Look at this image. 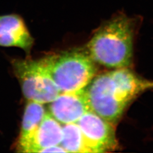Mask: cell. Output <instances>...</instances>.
Returning a JSON list of instances; mask_svg holds the SVG:
<instances>
[{
  "label": "cell",
  "mask_w": 153,
  "mask_h": 153,
  "mask_svg": "<svg viewBox=\"0 0 153 153\" xmlns=\"http://www.w3.org/2000/svg\"><path fill=\"white\" fill-rule=\"evenodd\" d=\"M148 82L121 68L94 77L84 89L90 110L115 125L131 100L149 89Z\"/></svg>",
  "instance_id": "obj_1"
},
{
  "label": "cell",
  "mask_w": 153,
  "mask_h": 153,
  "mask_svg": "<svg viewBox=\"0 0 153 153\" xmlns=\"http://www.w3.org/2000/svg\"><path fill=\"white\" fill-rule=\"evenodd\" d=\"M137 19L119 13L95 31L86 47L96 63L110 68L131 65Z\"/></svg>",
  "instance_id": "obj_2"
},
{
  "label": "cell",
  "mask_w": 153,
  "mask_h": 153,
  "mask_svg": "<svg viewBox=\"0 0 153 153\" xmlns=\"http://www.w3.org/2000/svg\"><path fill=\"white\" fill-rule=\"evenodd\" d=\"M61 93L86 88L97 71L95 62L86 48H77L41 59Z\"/></svg>",
  "instance_id": "obj_3"
},
{
  "label": "cell",
  "mask_w": 153,
  "mask_h": 153,
  "mask_svg": "<svg viewBox=\"0 0 153 153\" xmlns=\"http://www.w3.org/2000/svg\"><path fill=\"white\" fill-rule=\"evenodd\" d=\"M13 71L28 100L42 104L52 102L60 94L42 59L14 60Z\"/></svg>",
  "instance_id": "obj_4"
},
{
  "label": "cell",
  "mask_w": 153,
  "mask_h": 153,
  "mask_svg": "<svg viewBox=\"0 0 153 153\" xmlns=\"http://www.w3.org/2000/svg\"><path fill=\"white\" fill-rule=\"evenodd\" d=\"M76 123L89 153L108 152L118 148L114 125L92 111L85 113Z\"/></svg>",
  "instance_id": "obj_5"
},
{
  "label": "cell",
  "mask_w": 153,
  "mask_h": 153,
  "mask_svg": "<svg viewBox=\"0 0 153 153\" xmlns=\"http://www.w3.org/2000/svg\"><path fill=\"white\" fill-rule=\"evenodd\" d=\"M49 114L63 124L76 123L85 113L90 111L85 89L61 93L50 103Z\"/></svg>",
  "instance_id": "obj_6"
},
{
  "label": "cell",
  "mask_w": 153,
  "mask_h": 153,
  "mask_svg": "<svg viewBox=\"0 0 153 153\" xmlns=\"http://www.w3.org/2000/svg\"><path fill=\"white\" fill-rule=\"evenodd\" d=\"M33 43L34 39L20 15H0V46L18 47L29 55Z\"/></svg>",
  "instance_id": "obj_7"
},
{
  "label": "cell",
  "mask_w": 153,
  "mask_h": 153,
  "mask_svg": "<svg viewBox=\"0 0 153 153\" xmlns=\"http://www.w3.org/2000/svg\"><path fill=\"white\" fill-rule=\"evenodd\" d=\"M62 127L49 113H46L32 136L20 152L40 153L45 149L60 145Z\"/></svg>",
  "instance_id": "obj_8"
},
{
  "label": "cell",
  "mask_w": 153,
  "mask_h": 153,
  "mask_svg": "<svg viewBox=\"0 0 153 153\" xmlns=\"http://www.w3.org/2000/svg\"><path fill=\"white\" fill-rule=\"evenodd\" d=\"M46 112L43 104L28 100L23 117L20 135L17 143V149L21 152L36 129Z\"/></svg>",
  "instance_id": "obj_9"
},
{
  "label": "cell",
  "mask_w": 153,
  "mask_h": 153,
  "mask_svg": "<svg viewBox=\"0 0 153 153\" xmlns=\"http://www.w3.org/2000/svg\"><path fill=\"white\" fill-rule=\"evenodd\" d=\"M62 127L60 146L69 153H89L82 131L76 123L65 124Z\"/></svg>",
  "instance_id": "obj_10"
},
{
  "label": "cell",
  "mask_w": 153,
  "mask_h": 153,
  "mask_svg": "<svg viewBox=\"0 0 153 153\" xmlns=\"http://www.w3.org/2000/svg\"><path fill=\"white\" fill-rule=\"evenodd\" d=\"M40 153H67L60 145L53 146L43 149Z\"/></svg>",
  "instance_id": "obj_11"
},
{
  "label": "cell",
  "mask_w": 153,
  "mask_h": 153,
  "mask_svg": "<svg viewBox=\"0 0 153 153\" xmlns=\"http://www.w3.org/2000/svg\"><path fill=\"white\" fill-rule=\"evenodd\" d=\"M153 88V82H150L149 83V89Z\"/></svg>",
  "instance_id": "obj_12"
}]
</instances>
